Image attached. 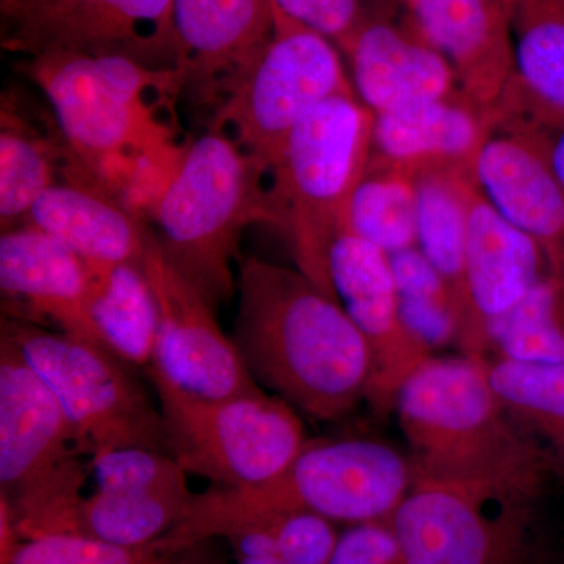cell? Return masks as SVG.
Returning <instances> with one entry per match:
<instances>
[{"label":"cell","mask_w":564,"mask_h":564,"mask_svg":"<svg viewBox=\"0 0 564 564\" xmlns=\"http://www.w3.org/2000/svg\"><path fill=\"white\" fill-rule=\"evenodd\" d=\"M25 73L50 99L84 172L137 214L151 210L187 150L176 147L148 99H176L185 88L182 70L124 55L52 52L32 57Z\"/></svg>","instance_id":"cell-1"},{"label":"cell","mask_w":564,"mask_h":564,"mask_svg":"<svg viewBox=\"0 0 564 564\" xmlns=\"http://www.w3.org/2000/svg\"><path fill=\"white\" fill-rule=\"evenodd\" d=\"M234 343L252 378L295 410L337 421L369 397L373 355L340 304L299 269L245 259Z\"/></svg>","instance_id":"cell-2"},{"label":"cell","mask_w":564,"mask_h":564,"mask_svg":"<svg viewBox=\"0 0 564 564\" xmlns=\"http://www.w3.org/2000/svg\"><path fill=\"white\" fill-rule=\"evenodd\" d=\"M415 477L413 459L372 440L307 441L272 480L193 496L161 545L174 552L234 527L291 511L333 522H391Z\"/></svg>","instance_id":"cell-3"},{"label":"cell","mask_w":564,"mask_h":564,"mask_svg":"<svg viewBox=\"0 0 564 564\" xmlns=\"http://www.w3.org/2000/svg\"><path fill=\"white\" fill-rule=\"evenodd\" d=\"M485 361L433 356L404 381L393 410L415 474L543 488L554 458L503 410Z\"/></svg>","instance_id":"cell-4"},{"label":"cell","mask_w":564,"mask_h":564,"mask_svg":"<svg viewBox=\"0 0 564 564\" xmlns=\"http://www.w3.org/2000/svg\"><path fill=\"white\" fill-rule=\"evenodd\" d=\"M263 176L236 140L212 128L187 148L152 206L163 254L214 307L237 289L231 262L243 229L251 223L280 226Z\"/></svg>","instance_id":"cell-5"},{"label":"cell","mask_w":564,"mask_h":564,"mask_svg":"<svg viewBox=\"0 0 564 564\" xmlns=\"http://www.w3.org/2000/svg\"><path fill=\"white\" fill-rule=\"evenodd\" d=\"M61 402L0 340V499L18 536L77 533L87 470Z\"/></svg>","instance_id":"cell-6"},{"label":"cell","mask_w":564,"mask_h":564,"mask_svg":"<svg viewBox=\"0 0 564 564\" xmlns=\"http://www.w3.org/2000/svg\"><path fill=\"white\" fill-rule=\"evenodd\" d=\"M373 122L355 93L334 96L296 126L272 172L270 196L296 269L321 289L329 247L348 229L351 196L372 155Z\"/></svg>","instance_id":"cell-7"},{"label":"cell","mask_w":564,"mask_h":564,"mask_svg":"<svg viewBox=\"0 0 564 564\" xmlns=\"http://www.w3.org/2000/svg\"><path fill=\"white\" fill-rule=\"evenodd\" d=\"M2 339L57 397L80 452L147 447L169 454L162 411L113 352L7 315Z\"/></svg>","instance_id":"cell-8"},{"label":"cell","mask_w":564,"mask_h":564,"mask_svg":"<svg viewBox=\"0 0 564 564\" xmlns=\"http://www.w3.org/2000/svg\"><path fill=\"white\" fill-rule=\"evenodd\" d=\"M352 93L333 41L274 6L272 40L226 93L212 128L231 126L256 169L272 174L296 126L321 104Z\"/></svg>","instance_id":"cell-9"},{"label":"cell","mask_w":564,"mask_h":564,"mask_svg":"<svg viewBox=\"0 0 564 564\" xmlns=\"http://www.w3.org/2000/svg\"><path fill=\"white\" fill-rule=\"evenodd\" d=\"M169 454L187 474L220 488H250L281 474L307 443L302 417L259 391L199 400L154 381Z\"/></svg>","instance_id":"cell-10"},{"label":"cell","mask_w":564,"mask_h":564,"mask_svg":"<svg viewBox=\"0 0 564 564\" xmlns=\"http://www.w3.org/2000/svg\"><path fill=\"white\" fill-rule=\"evenodd\" d=\"M540 486L415 474L391 519L406 564H521Z\"/></svg>","instance_id":"cell-11"},{"label":"cell","mask_w":564,"mask_h":564,"mask_svg":"<svg viewBox=\"0 0 564 564\" xmlns=\"http://www.w3.org/2000/svg\"><path fill=\"white\" fill-rule=\"evenodd\" d=\"M174 0H22L3 20L2 46L39 57L52 52L124 55L177 68Z\"/></svg>","instance_id":"cell-12"},{"label":"cell","mask_w":564,"mask_h":564,"mask_svg":"<svg viewBox=\"0 0 564 564\" xmlns=\"http://www.w3.org/2000/svg\"><path fill=\"white\" fill-rule=\"evenodd\" d=\"M144 270L159 306L152 381L199 400H223L259 391L239 348L226 336L215 307L195 284L174 269L152 237Z\"/></svg>","instance_id":"cell-13"},{"label":"cell","mask_w":564,"mask_h":564,"mask_svg":"<svg viewBox=\"0 0 564 564\" xmlns=\"http://www.w3.org/2000/svg\"><path fill=\"white\" fill-rule=\"evenodd\" d=\"M322 291L340 304L369 343L375 372L367 400L388 413L404 381L434 356L404 325L389 256L345 229L329 247Z\"/></svg>","instance_id":"cell-14"},{"label":"cell","mask_w":564,"mask_h":564,"mask_svg":"<svg viewBox=\"0 0 564 564\" xmlns=\"http://www.w3.org/2000/svg\"><path fill=\"white\" fill-rule=\"evenodd\" d=\"M547 274L541 245L505 220L474 184L456 344L462 355L488 358L497 326Z\"/></svg>","instance_id":"cell-15"},{"label":"cell","mask_w":564,"mask_h":564,"mask_svg":"<svg viewBox=\"0 0 564 564\" xmlns=\"http://www.w3.org/2000/svg\"><path fill=\"white\" fill-rule=\"evenodd\" d=\"M470 174L486 202L541 245L549 273H564V187L549 158L547 129L521 118L497 121Z\"/></svg>","instance_id":"cell-16"},{"label":"cell","mask_w":564,"mask_h":564,"mask_svg":"<svg viewBox=\"0 0 564 564\" xmlns=\"http://www.w3.org/2000/svg\"><path fill=\"white\" fill-rule=\"evenodd\" d=\"M411 28L451 63L463 95L488 111L514 80L507 0H404Z\"/></svg>","instance_id":"cell-17"},{"label":"cell","mask_w":564,"mask_h":564,"mask_svg":"<svg viewBox=\"0 0 564 564\" xmlns=\"http://www.w3.org/2000/svg\"><path fill=\"white\" fill-rule=\"evenodd\" d=\"M0 289L9 310L20 311L11 318L50 323L55 332L107 350L91 318L87 265L47 234L28 225L2 232Z\"/></svg>","instance_id":"cell-18"},{"label":"cell","mask_w":564,"mask_h":564,"mask_svg":"<svg viewBox=\"0 0 564 564\" xmlns=\"http://www.w3.org/2000/svg\"><path fill=\"white\" fill-rule=\"evenodd\" d=\"M177 68L193 95L220 106L272 40L273 0H174Z\"/></svg>","instance_id":"cell-19"},{"label":"cell","mask_w":564,"mask_h":564,"mask_svg":"<svg viewBox=\"0 0 564 564\" xmlns=\"http://www.w3.org/2000/svg\"><path fill=\"white\" fill-rule=\"evenodd\" d=\"M352 88L373 115L440 101L459 93L451 63L411 28L364 18L343 47Z\"/></svg>","instance_id":"cell-20"},{"label":"cell","mask_w":564,"mask_h":564,"mask_svg":"<svg viewBox=\"0 0 564 564\" xmlns=\"http://www.w3.org/2000/svg\"><path fill=\"white\" fill-rule=\"evenodd\" d=\"M24 225L65 245L88 265L143 262L154 237L137 212L82 169L55 182Z\"/></svg>","instance_id":"cell-21"},{"label":"cell","mask_w":564,"mask_h":564,"mask_svg":"<svg viewBox=\"0 0 564 564\" xmlns=\"http://www.w3.org/2000/svg\"><path fill=\"white\" fill-rule=\"evenodd\" d=\"M494 117L462 91L451 98L375 115L373 154L403 169L444 165L473 170Z\"/></svg>","instance_id":"cell-22"},{"label":"cell","mask_w":564,"mask_h":564,"mask_svg":"<svg viewBox=\"0 0 564 564\" xmlns=\"http://www.w3.org/2000/svg\"><path fill=\"white\" fill-rule=\"evenodd\" d=\"M514 80L496 120L521 118L556 129L564 124V0H507Z\"/></svg>","instance_id":"cell-23"},{"label":"cell","mask_w":564,"mask_h":564,"mask_svg":"<svg viewBox=\"0 0 564 564\" xmlns=\"http://www.w3.org/2000/svg\"><path fill=\"white\" fill-rule=\"evenodd\" d=\"M87 265L88 303L107 350L128 366L154 359L159 306L143 262Z\"/></svg>","instance_id":"cell-24"},{"label":"cell","mask_w":564,"mask_h":564,"mask_svg":"<svg viewBox=\"0 0 564 564\" xmlns=\"http://www.w3.org/2000/svg\"><path fill=\"white\" fill-rule=\"evenodd\" d=\"M411 173L417 248L447 281L459 317L473 174L469 170L444 165L422 166Z\"/></svg>","instance_id":"cell-25"},{"label":"cell","mask_w":564,"mask_h":564,"mask_svg":"<svg viewBox=\"0 0 564 564\" xmlns=\"http://www.w3.org/2000/svg\"><path fill=\"white\" fill-rule=\"evenodd\" d=\"M497 400L527 432L551 445L554 467L564 469V362L486 358Z\"/></svg>","instance_id":"cell-26"},{"label":"cell","mask_w":564,"mask_h":564,"mask_svg":"<svg viewBox=\"0 0 564 564\" xmlns=\"http://www.w3.org/2000/svg\"><path fill=\"white\" fill-rule=\"evenodd\" d=\"M348 229L388 256L417 247L413 173L372 152L351 196Z\"/></svg>","instance_id":"cell-27"},{"label":"cell","mask_w":564,"mask_h":564,"mask_svg":"<svg viewBox=\"0 0 564 564\" xmlns=\"http://www.w3.org/2000/svg\"><path fill=\"white\" fill-rule=\"evenodd\" d=\"M192 497L193 494L96 489L82 500L77 534L124 547L154 544L181 521Z\"/></svg>","instance_id":"cell-28"},{"label":"cell","mask_w":564,"mask_h":564,"mask_svg":"<svg viewBox=\"0 0 564 564\" xmlns=\"http://www.w3.org/2000/svg\"><path fill=\"white\" fill-rule=\"evenodd\" d=\"M0 122V225L6 232L24 225L35 203L57 182L58 152L6 102Z\"/></svg>","instance_id":"cell-29"},{"label":"cell","mask_w":564,"mask_h":564,"mask_svg":"<svg viewBox=\"0 0 564 564\" xmlns=\"http://www.w3.org/2000/svg\"><path fill=\"white\" fill-rule=\"evenodd\" d=\"M404 325L432 351L458 344L454 292L417 247L389 256Z\"/></svg>","instance_id":"cell-30"},{"label":"cell","mask_w":564,"mask_h":564,"mask_svg":"<svg viewBox=\"0 0 564 564\" xmlns=\"http://www.w3.org/2000/svg\"><path fill=\"white\" fill-rule=\"evenodd\" d=\"M491 351L525 361L564 362V273H549L497 326Z\"/></svg>","instance_id":"cell-31"},{"label":"cell","mask_w":564,"mask_h":564,"mask_svg":"<svg viewBox=\"0 0 564 564\" xmlns=\"http://www.w3.org/2000/svg\"><path fill=\"white\" fill-rule=\"evenodd\" d=\"M96 489L192 494L187 473L166 452L147 447H122L91 455Z\"/></svg>","instance_id":"cell-32"},{"label":"cell","mask_w":564,"mask_h":564,"mask_svg":"<svg viewBox=\"0 0 564 564\" xmlns=\"http://www.w3.org/2000/svg\"><path fill=\"white\" fill-rule=\"evenodd\" d=\"M163 552L158 541L124 547L85 534L62 533L18 541L11 551L0 554V564H176Z\"/></svg>","instance_id":"cell-33"},{"label":"cell","mask_w":564,"mask_h":564,"mask_svg":"<svg viewBox=\"0 0 564 564\" xmlns=\"http://www.w3.org/2000/svg\"><path fill=\"white\" fill-rule=\"evenodd\" d=\"M284 564H329L339 538L333 521L310 511L270 516ZM254 522V521H252Z\"/></svg>","instance_id":"cell-34"},{"label":"cell","mask_w":564,"mask_h":564,"mask_svg":"<svg viewBox=\"0 0 564 564\" xmlns=\"http://www.w3.org/2000/svg\"><path fill=\"white\" fill-rule=\"evenodd\" d=\"M329 564H406L391 522L352 525L339 538Z\"/></svg>","instance_id":"cell-35"},{"label":"cell","mask_w":564,"mask_h":564,"mask_svg":"<svg viewBox=\"0 0 564 564\" xmlns=\"http://www.w3.org/2000/svg\"><path fill=\"white\" fill-rule=\"evenodd\" d=\"M284 11L322 35H339L356 21L361 0H273Z\"/></svg>","instance_id":"cell-36"},{"label":"cell","mask_w":564,"mask_h":564,"mask_svg":"<svg viewBox=\"0 0 564 564\" xmlns=\"http://www.w3.org/2000/svg\"><path fill=\"white\" fill-rule=\"evenodd\" d=\"M225 536L231 541L239 564H284L269 519L234 527Z\"/></svg>","instance_id":"cell-37"},{"label":"cell","mask_w":564,"mask_h":564,"mask_svg":"<svg viewBox=\"0 0 564 564\" xmlns=\"http://www.w3.org/2000/svg\"><path fill=\"white\" fill-rule=\"evenodd\" d=\"M549 158L560 182L564 187V124L549 131Z\"/></svg>","instance_id":"cell-38"},{"label":"cell","mask_w":564,"mask_h":564,"mask_svg":"<svg viewBox=\"0 0 564 564\" xmlns=\"http://www.w3.org/2000/svg\"><path fill=\"white\" fill-rule=\"evenodd\" d=\"M22 3V0H0V11H2V20L9 18L14 10Z\"/></svg>","instance_id":"cell-39"},{"label":"cell","mask_w":564,"mask_h":564,"mask_svg":"<svg viewBox=\"0 0 564 564\" xmlns=\"http://www.w3.org/2000/svg\"><path fill=\"white\" fill-rule=\"evenodd\" d=\"M563 473H564V469H563Z\"/></svg>","instance_id":"cell-40"}]
</instances>
